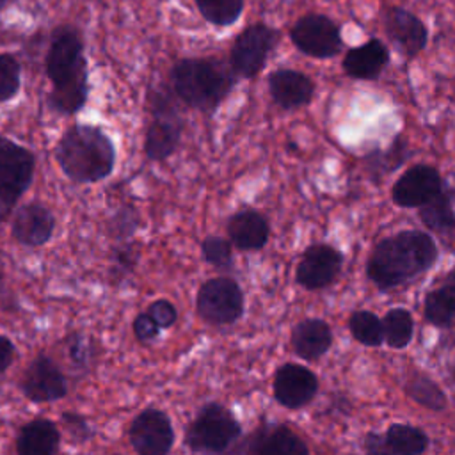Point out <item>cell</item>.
<instances>
[{
    "mask_svg": "<svg viewBox=\"0 0 455 455\" xmlns=\"http://www.w3.org/2000/svg\"><path fill=\"white\" fill-rule=\"evenodd\" d=\"M14 448L16 455H59L60 432L52 419L36 416L18 430Z\"/></svg>",
    "mask_w": 455,
    "mask_h": 455,
    "instance_id": "21",
    "label": "cell"
},
{
    "mask_svg": "<svg viewBox=\"0 0 455 455\" xmlns=\"http://www.w3.org/2000/svg\"><path fill=\"white\" fill-rule=\"evenodd\" d=\"M14 357H16L14 343L7 336L0 334V375L12 364Z\"/></svg>",
    "mask_w": 455,
    "mask_h": 455,
    "instance_id": "42",
    "label": "cell"
},
{
    "mask_svg": "<svg viewBox=\"0 0 455 455\" xmlns=\"http://www.w3.org/2000/svg\"><path fill=\"white\" fill-rule=\"evenodd\" d=\"M453 348H455V343H453ZM450 375H451V380L455 382V354H453V363L450 366Z\"/></svg>",
    "mask_w": 455,
    "mask_h": 455,
    "instance_id": "45",
    "label": "cell"
},
{
    "mask_svg": "<svg viewBox=\"0 0 455 455\" xmlns=\"http://www.w3.org/2000/svg\"><path fill=\"white\" fill-rule=\"evenodd\" d=\"M20 89V62L12 53H0V103L16 96Z\"/></svg>",
    "mask_w": 455,
    "mask_h": 455,
    "instance_id": "36",
    "label": "cell"
},
{
    "mask_svg": "<svg viewBox=\"0 0 455 455\" xmlns=\"http://www.w3.org/2000/svg\"><path fill=\"white\" fill-rule=\"evenodd\" d=\"M153 121L149 123L144 139V153L149 160L160 162L176 151L183 123L172 103L165 98L158 96L153 100Z\"/></svg>",
    "mask_w": 455,
    "mask_h": 455,
    "instance_id": "11",
    "label": "cell"
},
{
    "mask_svg": "<svg viewBox=\"0 0 455 455\" xmlns=\"http://www.w3.org/2000/svg\"><path fill=\"white\" fill-rule=\"evenodd\" d=\"M270 226L265 215L245 208L233 213L228 220V236L231 245L240 251H259L267 245Z\"/></svg>",
    "mask_w": 455,
    "mask_h": 455,
    "instance_id": "22",
    "label": "cell"
},
{
    "mask_svg": "<svg viewBox=\"0 0 455 455\" xmlns=\"http://www.w3.org/2000/svg\"><path fill=\"white\" fill-rule=\"evenodd\" d=\"M140 226V217L139 212L132 204H123L108 220L107 224V233L114 240H123L126 242Z\"/></svg>",
    "mask_w": 455,
    "mask_h": 455,
    "instance_id": "35",
    "label": "cell"
},
{
    "mask_svg": "<svg viewBox=\"0 0 455 455\" xmlns=\"http://www.w3.org/2000/svg\"><path fill=\"white\" fill-rule=\"evenodd\" d=\"M443 190V180L435 167L418 164L409 167L391 187V199L400 208H419Z\"/></svg>",
    "mask_w": 455,
    "mask_h": 455,
    "instance_id": "14",
    "label": "cell"
},
{
    "mask_svg": "<svg viewBox=\"0 0 455 455\" xmlns=\"http://www.w3.org/2000/svg\"><path fill=\"white\" fill-rule=\"evenodd\" d=\"M384 437L396 455H421L428 448V435L419 427L407 423H391Z\"/></svg>",
    "mask_w": 455,
    "mask_h": 455,
    "instance_id": "27",
    "label": "cell"
},
{
    "mask_svg": "<svg viewBox=\"0 0 455 455\" xmlns=\"http://www.w3.org/2000/svg\"><path fill=\"white\" fill-rule=\"evenodd\" d=\"M405 158H407V144L396 139L395 144L389 148V151L370 153L366 156V167L375 180H380L384 174L393 172L396 167H400Z\"/></svg>",
    "mask_w": 455,
    "mask_h": 455,
    "instance_id": "32",
    "label": "cell"
},
{
    "mask_svg": "<svg viewBox=\"0 0 455 455\" xmlns=\"http://www.w3.org/2000/svg\"><path fill=\"white\" fill-rule=\"evenodd\" d=\"M36 158L30 149L0 137V199L12 208L34 178Z\"/></svg>",
    "mask_w": 455,
    "mask_h": 455,
    "instance_id": "8",
    "label": "cell"
},
{
    "mask_svg": "<svg viewBox=\"0 0 455 455\" xmlns=\"http://www.w3.org/2000/svg\"><path fill=\"white\" fill-rule=\"evenodd\" d=\"M128 441L137 455H169L174 444L171 418L155 407L142 409L130 423Z\"/></svg>",
    "mask_w": 455,
    "mask_h": 455,
    "instance_id": "9",
    "label": "cell"
},
{
    "mask_svg": "<svg viewBox=\"0 0 455 455\" xmlns=\"http://www.w3.org/2000/svg\"><path fill=\"white\" fill-rule=\"evenodd\" d=\"M423 315L430 325L448 327L455 318V304L439 286H435L425 295Z\"/></svg>",
    "mask_w": 455,
    "mask_h": 455,
    "instance_id": "31",
    "label": "cell"
},
{
    "mask_svg": "<svg viewBox=\"0 0 455 455\" xmlns=\"http://www.w3.org/2000/svg\"><path fill=\"white\" fill-rule=\"evenodd\" d=\"M5 4H7V0H0V11L5 7Z\"/></svg>",
    "mask_w": 455,
    "mask_h": 455,
    "instance_id": "46",
    "label": "cell"
},
{
    "mask_svg": "<svg viewBox=\"0 0 455 455\" xmlns=\"http://www.w3.org/2000/svg\"><path fill=\"white\" fill-rule=\"evenodd\" d=\"M249 455H309L307 444L291 428L263 423L243 437Z\"/></svg>",
    "mask_w": 455,
    "mask_h": 455,
    "instance_id": "17",
    "label": "cell"
},
{
    "mask_svg": "<svg viewBox=\"0 0 455 455\" xmlns=\"http://www.w3.org/2000/svg\"><path fill=\"white\" fill-rule=\"evenodd\" d=\"M14 208L11 204H7L4 199H0V222L7 220L11 215H12Z\"/></svg>",
    "mask_w": 455,
    "mask_h": 455,
    "instance_id": "44",
    "label": "cell"
},
{
    "mask_svg": "<svg viewBox=\"0 0 455 455\" xmlns=\"http://www.w3.org/2000/svg\"><path fill=\"white\" fill-rule=\"evenodd\" d=\"M382 332L384 341L391 348H405L414 334V320L412 315L403 307H391L382 318Z\"/></svg>",
    "mask_w": 455,
    "mask_h": 455,
    "instance_id": "28",
    "label": "cell"
},
{
    "mask_svg": "<svg viewBox=\"0 0 455 455\" xmlns=\"http://www.w3.org/2000/svg\"><path fill=\"white\" fill-rule=\"evenodd\" d=\"M384 30L391 43L409 59H414L427 44L428 34L423 21L403 7H391L384 14Z\"/></svg>",
    "mask_w": 455,
    "mask_h": 455,
    "instance_id": "18",
    "label": "cell"
},
{
    "mask_svg": "<svg viewBox=\"0 0 455 455\" xmlns=\"http://www.w3.org/2000/svg\"><path fill=\"white\" fill-rule=\"evenodd\" d=\"M272 393L283 407L297 411L306 407L316 396L318 379L302 364L284 363L274 373Z\"/></svg>",
    "mask_w": 455,
    "mask_h": 455,
    "instance_id": "13",
    "label": "cell"
},
{
    "mask_svg": "<svg viewBox=\"0 0 455 455\" xmlns=\"http://www.w3.org/2000/svg\"><path fill=\"white\" fill-rule=\"evenodd\" d=\"M418 217L425 228L443 236L455 231V210L450 194L444 190H441L435 197L419 206Z\"/></svg>",
    "mask_w": 455,
    "mask_h": 455,
    "instance_id": "25",
    "label": "cell"
},
{
    "mask_svg": "<svg viewBox=\"0 0 455 455\" xmlns=\"http://www.w3.org/2000/svg\"><path fill=\"white\" fill-rule=\"evenodd\" d=\"M389 62V52L379 39L350 48L343 57V71L357 80H375Z\"/></svg>",
    "mask_w": 455,
    "mask_h": 455,
    "instance_id": "23",
    "label": "cell"
},
{
    "mask_svg": "<svg viewBox=\"0 0 455 455\" xmlns=\"http://www.w3.org/2000/svg\"><path fill=\"white\" fill-rule=\"evenodd\" d=\"M20 389L34 403L57 402L68 395V379L60 366L46 354L39 352L25 368Z\"/></svg>",
    "mask_w": 455,
    "mask_h": 455,
    "instance_id": "10",
    "label": "cell"
},
{
    "mask_svg": "<svg viewBox=\"0 0 455 455\" xmlns=\"http://www.w3.org/2000/svg\"><path fill=\"white\" fill-rule=\"evenodd\" d=\"M194 2L201 16L215 27L233 25L243 11V0H194Z\"/></svg>",
    "mask_w": 455,
    "mask_h": 455,
    "instance_id": "30",
    "label": "cell"
},
{
    "mask_svg": "<svg viewBox=\"0 0 455 455\" xmlns=\"http://www.w3.org/2000/svg\"><path fill=\"white\" fill-rule=\"evenodd\" d=\"M60 421L62 425L66 427L68 434L71 435V439L78 444L89 441L92 435H94V430L91 428L89 421L82 416V414H76V412H71V411H66L60 414Z\"/></svg>",
    "mask_w": 455,
    "mask_h": 455,
    "instance_id": "38",
    "label": "cell"
},
{
    "mask_svg": "<svg viewBox=\"0 0 455 455\" xmlns=\"http://www.w3.org/2000/svg\"><path fill=\"white\" fill-rule=\"evenodd\" d=\"M439 288H441V290L451 299V302L455 304V270L448 272V274L441 279Z\"/></svg>",
    "mask_w": 455,
    "mask_h": 455,
    "instance_id": "43",
    "label": "cell"
},
{
    "mask_svg": "<svg viewBox=\"0 0 455 455\" xmlns=\"http://www.w3.org/2000/svg\"><path fill=\"white\" fill-rule=\"evenodd\" d=\"M348 331L354 336V339L364 347H380L384 343L382 322L371 311H354L348 316Z\"/></svg>",
    "mask_w": 455,
    "mask_h": 455,
    "instance_id": "29",
    "label": "cell"
},
{
    "mask_svg": "<svg viewBox=\"0 0 455 455\" xmlns=\"http://www.w3.org/2000/svg\"><path fill=\"white\" fill-rule=\"evenodd\" d=\"M242 435L235 414L219 402L204 403L185 430V444L199 455H224Z\"/></svg>",
    "mask_w": 455,
    "mask_h": 455,
    "instance_id": "4",
    "label": "cell"
},
{
    "mask_svg": "<svg viewBox=\"0 0 455 455\" xmlns=\"http://www.w3.org/2000/svg\"><path fill=\"white\" fill-rule=\"evenodd\" d=\"M437 259L434 238L419 229L398 231L375 243L366 261L368 279L382 291L405 284Z\"/></svg>",
    "mask_w": 455,
    "mask_h": 455,
    "instance_id": "1",
    "label": "cell"
},
{
    "mask_svg": "<svg viewBox=\"0 0 455 455\" xmlns=\"http://www.w3.org/2000/svg\"><path fill=\"white\" fill-rule=\"evenodd\" d=\"M290 37L302 53L315 59H331L343 44L339 25L318 12L299 18L290 28Z\"/></svg>",
    "mask_w": 455,
    "mask_h": 455,
    "instance_id": "7",
    "label": "cell"
},
{
    "mask_svg": "<svg viewBox=\"0 0 455 455\" xmlns=\"http://www.w3.org/2000/svg\"><path fill=\"white\" fill-rule=\"evenodd\" d=\"M347 455H352V453H347Z\"/></svg>",
    "mask_w": 455,
    "mask_h": 455,
    "instance_id": "47",
    "label": "cell"
},
{
    "mask_svg": "<svg viewBox=\"0 0 455 455\" xmlns=\"http://www.w3.org/2000/svg\"><path fill=\"white\" fill-rule=\"evenodd\" d=\"M84 44L78 34L69 27H60L53 32L50 50L46 55V75L52 84H60L69 78L85 62L82 55Z\"/></svg>",
    "mask_w": 455,
    "mask_h": 455,
    "instance_id": "16",
    "label": "cell"
},
{
    "mask_svg": "<svg viewBox=\"0 0 455 455\" xmlns=\"http://www.w3.org/2000/svg\"><path fill=\"white\" fill-rule=\"evenodd\" d=\"M55 231V215L37 201L25 203L12 212L11 235L25 247H41L50 242Z\"/></svg>",
    "mask_w": 455,
    "mask_h": 455,
    "instance_id": "15",
    "label": "cell"
},
{
    "mask_svg": "<svg viewBox=\"0 0 455 455\" xmlns=\"http://www.w3.org/2000/svg\"><path fill=\"white\" fill-rule=\"evenodd\" d=\"M363 450L366 455H396L393 448L387 444L384 434L368 432L363 439Z\"/></svg>",
    "mask_w": 455,
    "mask_h": 455,
    "instance_id": "41",
    "label": "cell"
},
{
    "mask_svg": "<svg viewBox=\"0 0 455 455\" xmlns=\"http://www.w3.org/2000/svg\"><path fill=\"white\" fill-rule=\"evenodd\" d=\"M332 345V331L322 318H302L290 332V347L300 359L311 363L320 359Z\"/></svg>",
    "mask_w": 455,
    "mask_h": 455,
    "instance_id": "20",
    "label": "cell"
},
{
    "mask_svg": "<svg viewBox=\"0 0 455 455\" xmlns=\"http://www.w3.org/2000/svg\"><path fill=\"white\" fill-rule=\"evenodd\" d=\"M66 354L73 368L80 373H85L96 359V347L89 336H84L80 332H71L66 338Z\"/></svg>",
    "mask_w": 455,
    "mask_h": 455,
    "instance_id": "33",
    "label": "cell"
},
{
    "mask_svg": "<svg viewBox=\"0 0 455 455\" xmlns=\"http://www.w3.org/2000/svg\"><path fill=\"white\" fill-rule=\"evenodd\" d=\"M132 329H133V334L135 338L140 341V343H149L153 339L158 338L160 334V327L155 323V320L144 311V313H139L135 318H133V323H132Z\"/></svg>",
    "mask_w": 455,
    "mask_h": 455,
    "instance_id": "40",
    "label": "cell"
},
{
    "mask_svg": "<svg viewBox=\"0 0 455 455\" xmlns=\"http://www.w3.org/2000/svg\"><path fill=\"white\" fill-rule=\"evenodd\" d=\"M55 160L73 183H98L112 174L116 148L100 126L73 124L57 142Z\"/></svg>",
    "mask_w": 455,
    "mask_h": 455,
    "instance_id": "2",
    "label": "cell"
},
{
    "mask_svg": "<svg viewBox=\"0 0 455 455\" xmlns=\"http://www.w3.org/2000/svg\"><path fill=\"white\" fill-rule=\"evenodd\" d=\"M268 91L275 105L284 110H293L311 101L315 84L307 75L284 68L268 75Z\"/></svg>",
    "mask_w": 455,
    "mask_h": 455,
    "instance_id": "19",
    "label": "cell"
},
{
    "mask_svg": "<svg viewBox=\"0 0 455 455\" xmlns=\"http://www.w3.org/2000/svg\"><path fill=\"white\" fill-rule=\"evenodd\" d=\"M174 94L188 107L212 112L235 85V73L217 59H181L171 69Z\"/></svg>",
    "mask_w": 455,
    "mask_h": 455,
    "instance_id": "3",
    "label": "cell"
},
{
    "mask_svg": "<svg viewBox=\"0 0 455 455\" xmlns=\"http://www.w3.org/2000/svg\"><path fill=\"white\" fill-rule=\"evenodd\" d=\"M201 256L206 263L219 270H229L233 267V245L222 236H206L201 242Z\"/></svg>",
    "mask_w": 455,
    "mask_h": 455,
    "instance_id": "34",
    "label": "cell"
},
{
    "mask_svg": "<svg viewBox=\"0 0 455 455\" xmlns=\"http://www.w3.org/2000/svg\"><path fill=\"white\" fill-rule=\"evenodd\" d=\"M403 393L418 405L430 411H444L448 407V398L435 380H432L423 371H414L403 384Z\"/></svg>",
    "mask_w": 455,
    "mask_h": 455,
    "instance_id": "26",
    "label": "cell"
},
{
    "mask_svg": "<svg viewBox=\"0 0 455 455\" xmlns=\"http://www.w3.org/2000/svg\"><path fill=\"white\" fill-rule=\"evenodd\" d=\"M453 194H455V192H453Z\"/></svg>",
    "mask_w": 455,
    "mask_h": 455,
    "instance_id": "48",
    "label": "cell"
},
{
    "mask_svg": "<svg viewBox=\"0 0 455 455\" xmlns=\"http://www.w3.org/2000/svg\"><path fill=\"white\" fill-rule=\"evenodd\" d=\"M197 315L212 325L235 323L243 315V293L233 277H212L196 295Z\"/></svg>",
    "mask_w": 455,
    "mask_h": 455,
    "instance_id": "5",
    "label": "cell"
},
{
    "mask_svg": "<svg viewBox=\"0 0 455 455\" xmlns=\"http://www.w3.org/2000/svg\"><path fill=\"white\" fill-rule=\"evenodd\" d=\"M343 267V254L329 243L309 245L295 268V281L306 290H322L331 286Z\"/></svg>",
    "mask_w": 455,
    "mask_h": 455,
    "instance_id": "12",
    "label": "cell"
},
{
    "mask_svg": "<svg viewBox=\"0 0 455 455\" xmlns=\"http://www.w3.org/2000/svg\"><path fill=\"white\" fill-rule=\"evenodd\" d=\"M146 313L155 320V323H156L160 329H169V327H172V325L176 323V320H178V309H176V306H174L171 300H167V299H156V300H153V302L148 306Z\"/></svg>",
    "mask_w": 455,
    "mask_h": 455,
    "instance_id": "39",
    "label": "cell"
},
{
    "mask_svg": "<svg viewBox=\"0 0 455 455\" xmlns=\"http://www.w3.org/2000/svg\"><path fill=\"white\" fill-rule=\"evenodd\" d=\"M87 64H84L69 78L60 84H53L50 105L62 114H73L87 101Z\"/></svg>",
    "mask_w": 455,
    "mask_h": 455,
    "instance_id": "24",
    "label": "cell"
},
{
    "mask_svg": "<svg viewBox=\"0 0 455 455\" xmlns=\"http://www.w3.org/2000/svg\"><path fill=\"white\" fill-rule=\"evenodd\" d=\"M137 265V249L135 245L124 242L121 245H116L112 251V270L110 274L116 279H123L128 275Z\"/></svg>",
    "mask_w": 455,
    "mask_h": 455,
    "instance_id": "37",
    "label": "cell"
},
{
    "mask_svg": "<svg viewBox=\"0 0 455 455\" xmlns=\"http://www.w3.org/2000/svg\"><path fill=\"white\" fill-rule=\"evenodd\" d=\"M279 41V32L267 23L245 27L233 41L229 64L235 75L242 78L256 76L267 64L268 55Z\"/></svg>",
    "mask_w": 455,
    "mask_h": 455,
    "instance_id": "6",
    "label": "cell"
}]
</instances>
